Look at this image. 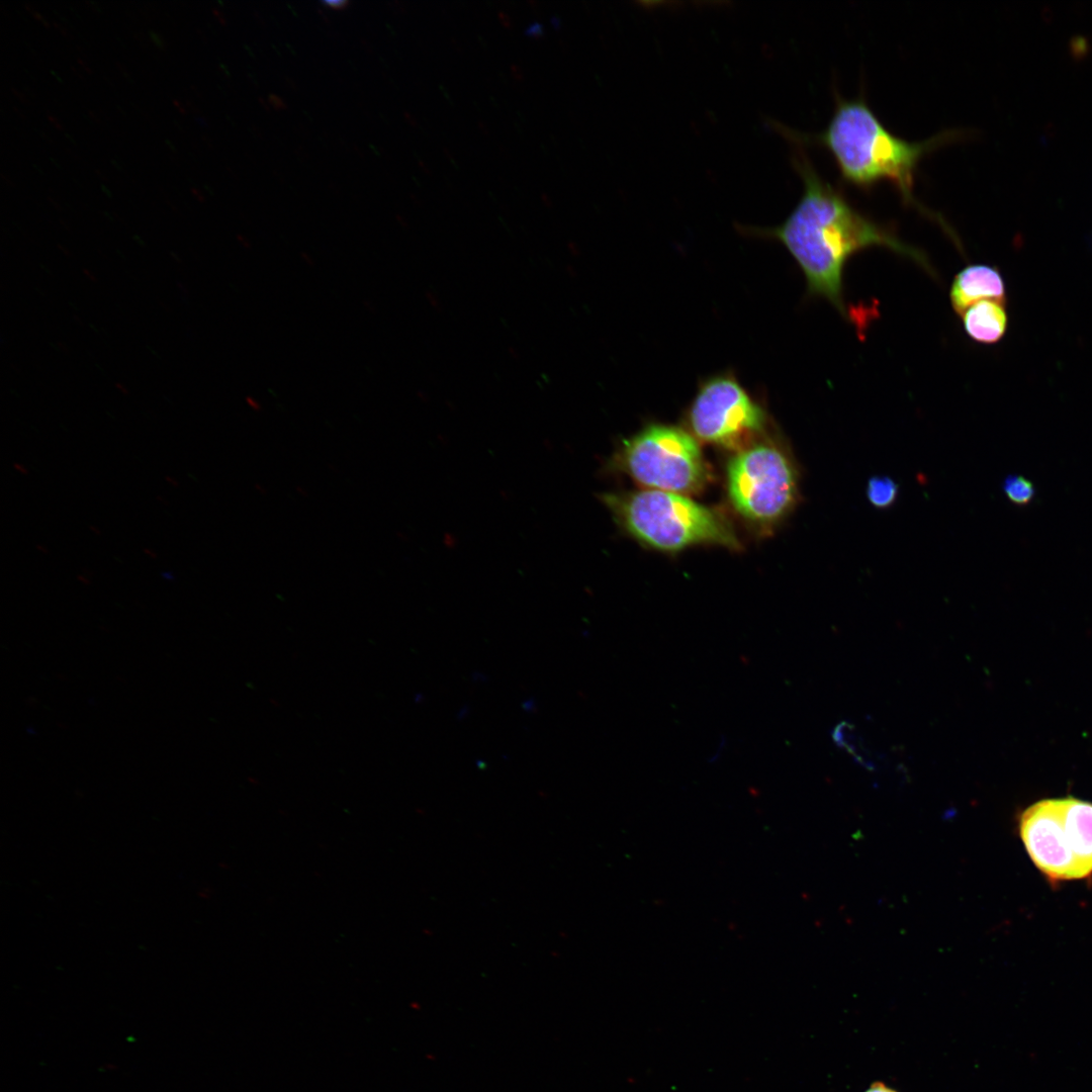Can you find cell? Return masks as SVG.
Listing matches in <instances>:
<instances>
[{
  "label": "cell",
  "mask_w": 1092,
  "mask_h": 1092,
  "mask_svg": "<svg viewBox=\"0 0 1092 1092\" xmlns=\"http://www.w3.org/2000/svg\"><path fill=\"white\" fill-rule=\"evenodd\" d=\"M36 547H37V549H39V551H41V552H44V553H47V552H48V551H47V549H46V548H43L42 546H39V545H37Z\"/></svg>",
  "instance_id": "obj_21"
},
{
  "label": "cell",
  "mask_w": 1092,
  "mask_h": 1092,
  "mask_svg": "<svg viewBox=\"0 0 1092 1092\" xmlns=\"http://www.w3.org/2000/svg\"><path fill=\"white\" fill-rule=\"evenodd\" d=\"M13 466H14V468H15V469H17V471H19L20 473H22V474H27V470H26V468H25V467H23L22 465H20L19 463H14V464H13Z\"/></svg>",
  "instance_id": "obj_17"
},
{
  "label": "cell",
  "mask_w": 1092,
  "mask_h": 1092,
  "mask_svg": "<svg viewBox=\"0 0 1092 1092\" xmlns=\"http://www.w3.org/2000/svg\"><path fill=\"white\" fill-rule=\"evenodd\" d=\"M166 479H167V480H168L169 482H171V483H172L173 485H175V486H177V485H178V482L174 481V480H173L172 478H170L169 476H167V477H166Z\"/></svg>",
  "instance_id": "obj_20"
},
{
  "label": "cell",
  "mask_w": 1092,
  "mask_h": 1092,
  "mask_svg": "<svg viewBox=\"0 0 1092 1092\" xmlns=\"http://www.w3.org/2000/svg\"><path fill=\"white\" fill-rule=\"evenodd\" d=\"M798 474L782 448L774 444L746 447L729 462L730 499L744 518L770 524L785 517L798 497Z\"/></svg>",
  "instance_id": "obj_5"
},
{
  "label": "cell",
  "mask_w": 1092,
  "mask_h": 1092,
  "mask_svg": "<svg viewBox=\"0 0 1092 1092\" xmlns=\"http://www.w3.org/2000/svg\"><path fill=\"white\" fill-rule=\"evenodd\" d=\"M898 495V484L888 476H873L867 485L869 502L877 509H888Z\"/></svg>",
  "instance_id": "obj_11"
},
{
  "label": "cell",
  "mask_w": 1092,
  "mask_h": 1092,
  "mask_svg": "<svg viewBox=\"0 0 1092 1092\" xmlns=\"http://www.w3.org/2000/svg\"><path fill=\"white\" fill-rule=\"evenodd\" d=\"M526 34L534 36L536 38H541L544 35L543 26L540 23L536 22L526 30Z\"/></svg>",
  "instance_id": "obj_14"
},
{
  "label": "cell",
  "mask_w": 1092,
  "mask_h": 1092,
  "mask_svg": "<svg viewBox=\"0 0 1092 1092\" xmlns=\"http://www.w3.org/2000/svg\"><path fill=\"white\" fill-rule=\"evenodd\" d=\"M795 165L803 180V195L786 220L768 235L795 259L810 296L825 298L843 317H850L843 294V270L851 256L870 247L890 249L935 275L921 250L854 208L803 153L798 154Z\"/></svg>",
  "instance_id": "obj_1"
},
{
  "label": "cell",
  "mask_w": 1092,
  "mask_h": 1092,
  "mask_svg": "<svg viewBox=\"0 0 1092 1092\" xmlns=\"http://www.w3.org/2000/svg\"><path fill=\"white\" fill-rule=\"evenodd\" d=\"M601 498L620 526L658 550L678 551L699 543L738 546L723 517L684 494L648 489L604 493Z\"/></svg>",
  "instance_id": "obj_3"
},
{
  "label": "cell",
  "mask_w": 1092,
  "mask_h": 1092,
  "mask_svg": "<svg viewBox=\"0 0 1092 1092\" xmlns=\"http://www.w3.org/2000/svg\"><path fill=\"white\" fill-rule=\"evenodd\" d=\"M952 309L960 316L971 305L982 300L1006 301V288L999 270L986 264H973L962 269L949 289Z\"/></svg>",
  "instance_id": "obj_8"
},
{
  "label": "cell",
  "mask_w": 1092,
  "mask_h": 1092,
  "mask_svg": "<svg viewBox=\"0 0 1092 1092\" xmlns=\"http://www.w3.org/2000/svg\"><path fill=\"white\" fill-rule=\"evenodd\" d=\"M1072 48H1073V51H1074L1075 55H1077V56L1085 53V50L1087 48L1085 39L1084 38H1076V41H1074V46Z\"/></svg>",
  "instance_id": "obj_15"
},
{
  "label": "cell",
  "mask_w": 1092,
  "mask_h": 1092,
  "mask_svg": "<svg viewBox=\"0 0 1092 1092\" xmlns=\"http://www.w3.org/2000/svg\"><path fill=\"white\" fill-rule=\"evenodd\" d=\"M1002 488L1009 502L1018 507L1028 506L1036 494L1034 484L1028 478L1019 474L1007 476L1003 481Z\"/></svg>",
  "instance_id": "obj_12"
},
{
  "label": "cell",
  "mask_w": 1092,
  "mask_h": 1092,
  "mask_svg": "<svg viewBox=\"0 0 1092 1092\" xmlns=\"http://www.w3.org/2000/svg\"><path fill=\"white\" fill-rule=\"evenodd\" d=\"M1019 835L1034 866L1053 883L1077 879L1063 820L1061 799H1044L1019 817Z\"/></svg>",
  "instance_id": "obj_7"
},
{
  "label": "cell",
  "mask_w": 1092,
  "mask_h": 1092,
  "mask_svg": "<svg viewBox=\"0 0 1092 1092\" xmlns=\"http://www.w3.org/2000/svg\"><path fill=\"white\" fill-rule=\"evenodd\" d=\"M953 136L954 132H942L922 142H908L892 133L863 98L837 97L832 118L815 142L831 154L844 182L862 190L882 181L892 183L906 205L935 219L954 240L947 223L925 209L913 194L922 158Z\"/></svg>",
  "instance_id": "obj_2"
},
{
  "label": "cell",
  "mask_w": 1092,
  "mask_h": 1092,
  "mask_svg": "<svg viewBox=\"0 0 1092 1092\" xmlns=\"http://www.w3.org/2000/svg\"><path fill=\"white\" fill-rule=\"evenodd\" d=\"M966 334L975 342L991 345L1005 335L1008 315L1005 303L982 300L967 308L961 315Z\"/></svg>",
  "instance_id": "obj_10"
},
{
  "label": "cell",
  "mask_w": 1092,
  "mask_h": 1092,
  "mask_svg": "<svg viewBox=\"0 0 1092 1092\" xmlns=\"http://www.w3.org/2000/svg\"><path fill=\"white\" fill-rule=\"evenodd\" d=\"M612 464L651 489L691 493L706 479L697 441L680 428L654 424L627 441Z\"/></svg>",
  "instance_id": "obj_4"
},
{
  "label": "cell",
  "mask_w": 1092,
  "mask_h": 1092,
  "mask_svg": "<svg viewBox=\"0 0 1092 1092\" xmlns=\"http://www.w3.org/2000/svg\"><path fill=\"white\" fill-rule=\"evenodd\" d=\"M1062 812L1068 842L1077 867V879L1092 875V803L1073 797L1062 798Z\"/></svg>",
  "instance_id": "obj_9"
},
{
  "label": "cell",
  "mask_w": 1092,
  "mask_h": 1092,
  "mask_svg": "<svg viewBox=\"0 0 1092 1092\" xmlns=\"http://www.w3.org/2000/svg\"><path fill=\"white\" fill-rule=\"evenodd\" d=\"M145 552H146L147 554H149V555H150L151 557H157L156 553H155V552H153V551H150V549H145Z\"/></svg>",
  "instance_id": "obj_19"
},
{
  "label": "cell",
  "mask_w": 1092,
  "mask_h": 1092,
  "mask_svg": "<svg viewBox=\"0 0 1092 1092\" xmlns=\"http://www.w3.org/2000/svg\"><path fill=\"white\" fill-rule=\"evenodd\" d=\"M326 3L329 4L330 6H342V5L346 4V2H343V1H340V2L339 1H327Z\"/></svg>",
  "instance_id": "obj_18"
},
{
  "label": "cell",
  "mask_w": 1092,
  "mask_h": 1092,
  "mask_svg": "<svg viewBox=\"0 0 1092 1092\" xmlns=\"http://www.w3.org/2000/svg\"><path fill=\"white\" fill-rule=\"evenodd\" d=\"M689 420L700 439L736 447L763 431L766 415L735 376L722 373L702 383L691 404Z\"/></svg>",
  "instance_id": "obj_6"
},
{
  "label": "cell",
  "mask_w": 1092,
  "mask_h": 1092,
  "mask_svg": "<svg viewBox=\"0 0 1092 1092\" xmlns=\"http://www.w3.org/2000/svg\"><path fill=\"white\" fill-rule=\"evenodd\" d=\"M498 15H499L500 20L503 21V23L506 26H511V19L506 13L499 12Z\"/></svg>",
  "instance_id": "obj_16"
},
{
  "label": "cell",
  "mask_w": 1092,
  "mask_h": 1092,
  "mask_svg": "<svg viewBox=\"0 0 1092 1092\" xmlns=\"http://www.w3.org/2000/svg\"><path fill=\"white\" fill-rule=\"evenodd\" d=\"M864 1092H898L883 1082L873 1083Z\"/></svg>",
  "instance_id": "obj_13"
}]
</instances>
